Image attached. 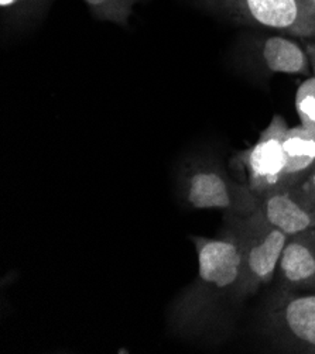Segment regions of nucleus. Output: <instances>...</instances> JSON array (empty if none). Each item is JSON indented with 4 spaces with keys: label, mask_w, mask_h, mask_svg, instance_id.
I'll use <instances>...</instances> for the list:
<instances>
[{
    "label": "nucleus",
    "mask_w": 315,
    "mask_h": 354,
    "mask_svg": "<svg viewBox=\"0 0 315 354\" xmlns=\"http://www.w3.org/2000/svg\"><path fill=\"white\" fill-rule=\"evenodd\" d=\"M263 328L277 348L315 354V291L276 288L263 309Z\"/></svg>",
    "instance_id": "nucleus-5"
},
{
    "label": "nucleus",
    "mask_w": 315,
    "mask_h": 354,
    "mask_svg": "<svg viewBox=\"0 0 315 354\" xmlns=\"http://www.w3.org/2000/svg\"><path fill=\"white\" fill-rule=\"evenodd\" d=\"M82 2L98 20L127 26L134 6L147 0H82Z\"/></svg>",
    "instance_id": "nucleus-11"
},
{
    "label": "nucleus",
    "mask_w": 315,
    "mask_h": 354,
    "mask_svg": "<svg viewBox=\"0 0 315 354\" xmlns=\"http://www.w3.org/2000/svg\"><path fill=\"white\" fill-rule=\"evenodd\" d=\"M179 194L192 209H218L233 215H249L259 209V196L244 183L231 178L214 158L187 161L180 169Z\"/></svg>",
    "instance_id": "nucleus-3"
},
{
    "label": "nucleus",
    "mask_w": 315,
    "mask_h": 354,
    "mask_svg": "<svg viewBox=\"0 0 315 354\" xmlns=\"http://www.w3.org/2000/svg\"><path fill=\"white\" fill-rule=\"evenodd\" d=\"M300 2L305 8V10L315 17V0H300Z\"/></svg>",
    "instance_id": "nucleus-17"
},
{
    "label": "nucleus",
    "mask_w": 315,
    "mask_h": 354,
    "mask_svg": "<svg viewBox=\"0 0 315 354\" xmlns=\"http://www.w3.org/2000/svg\"><path fill=\"white\" fill-rule=\"evenodd\" d=\"M21 5H23V0H0V6H2L3 12L12 13L13 17L17 15Z\"/></svg>",
    "instance_id": "nucleus-15"
},
{
    "label": "nucleus",
    "mask_w": 315,
    "mask_h": 354,
    "mask_svg": "<svg viewBox=\"0 0 315 354\" xmlns=\"http://www.w3.org/2000/svg\"><path fill=\"white\" fill-rule=\"evenodd\" d=\"M198 257V274L179 294L168 313L171 329L184 336L214 332L242 302L239 244L226 226L218 237H191Z\"/></svg>",
    "instance_id": "nucleus-1"
},
{
    "label": "nucleus",
    "mask_w": 315,
    "mask_h": 354,
    "mask_svg": "<svg viewBox=\"0 0 315 354\" xmlns=\"http://www.w3.org/2000/svg\"><path fill=\"white\" fill-rule=\"evenodd\" d=\"M53 2L54 0H23V5L17 15L15 16V19L19 23L40 19Z\"/></svg>",
    "instance_id": "nucleus-13"
},
{
    "label": "nucleus",
    "mask_w": 315,
    "mask_h": 354,
    "mask_svg": "<svg viewBox=\"0 0 315 354\" xmlns=\"http://www.w3.org/2000/svg\"><path fill=\"white\" fill-rule=\"evenodd\" d=\"M286 172L283 187L298 184L315 165V134L301 124L289 127L283 137Z\"/></svg>",
    "instance_id": "nucleus-10"
},
{
    "label": "nucleus",
    "mask_w": 315,
    "mask_h": 354,
    "mask_svg": "<svg viewBox=\"0 0 315 354\" xmlns=\"http://www.w3.org/2000/svg\"><path fill=\"white\" fill-rule=\"evenodd\" d=\"M276 279L277 290L315 291V227L287 239Z\"/></svg>",
    "instance_id": "nucleus-8"
},
{
    "label": "nucleus",
    "mask_w": 315,
    "mask_h": 354,
    "mask_svg": "<svg viewBox=\"0 0 315 354\" xmlns=\"http://www.w3.org/2000/svg\"><path fill=\"white\" fill-rule=\"evenodd\" d=\"M224 226L231 229L239 244V295L244 301L274 279L289 237L274 227L259 209L249 215L225 214Z\"/></svg>",
    "instance_id": "nucleus-2"
},
{
    "label": "nucleus",
    "mask_w": 315,
    "mask_h": 354,
    "mask_svg": "<svg viewBox=\"0 0 315 354\" xmlns=\"http://www.w3.org/2000/svg\"><path fill=\"white\" fill-rule=\"evenodd\" d=\"M287 129L285 118L274 115L256 143L232 158V164L244 174V184L259 198L285 184L283 137Z\"/></svg>",
    "instance_id": "nucleus-6"
},
{
    "label": "nucleus",
    "mask_w": 315,
    "mask_h": 354,
    "mask_svg": "<svg viewBox=\"0 0 315 354\" xmlns=\"http://www.w3.org/2000/svg\"><path fill=\"white\" fill-rule=\"evenodd\" d=\"M298 198L315 214V165L304 178L291 187Z\"/></svg>",
    "instance_id": "nucleus-14"
},
{
    "label": "nucleus",
    "mask_w": 315,
    "mask_h": 354,
    "mask_svg": "<svg viewBox=\"0 0 315 354\" xmlns=\"http://www.w3.org/2000/svg\"><path fill=\"white\" fill-rule=\"evenodd\" d=\"M263 216L287 237L315 227V214L291 187H280L259 198Z\"/></svg>",
    "instance_id": "nucleus-9"
},
{
    "label": "nucleus",
    "mask_w": 315,
    "mask_h": 354,
    "mask_svg": "<svg viewBox=\"0 0 315 354\" xmlns=\"http://www.w3.org/2000/svg\"><path fill=\"white\" fill-rule=\"evenodd\" d=\"M296 111L301 126L315 134V77L307 78L297 89Z\"/></svg>",
    "instance_id": "nucleus-12"
},
{
    "label": "nucleus",
    "mask_w": 315,
    "mask_h": 354,
    "mask_svg": "<svg viewBox=\"0 0 315 354\" xmlns=\"http://www.w3.org/2000/svg\"><path fill=\"white\" fill-rule=\"evenodd\" d=\"M235 23L315 40V17L300 0H191Z\"/></svg>",
    "instance_id": "nucleus-4"
},
{
    "label": "nucleus",
    "mask_w": 315,
    "mask_h": 354,
    "mask_svg": "<svg viewBox=\"0 0 315 354\" xmlns=\"http://www.w3.org/2000/svg\"><path fill=\"white\" fill-rule=\"evenodd\" d=\"M242 57L253 71L264 77L274 74L307 77L311 68L307 51L282 34L252 39L244 44Z\"/></svg>",
    "instance_id": "nucleus-7"
},
{
    "label": "nucleus",
    "mask_w": 315,
    "mask_h": 354,
    "mask_svg": "<svg viewBox=\"0 0 315 354\" xmlns=\"http://www.w3.org/2000/svg\"><path fill=\"white\" fill-rule=\"evenodd\" d=\"M305 51H307V55H308V59H309V65H311V68H312V71H314V74H315V41H314V43H309V44L307 46ZM314 77H315V75H314Z\"/></svg>",
    "instance_id": "nucleus-16"
}]
</instances>
